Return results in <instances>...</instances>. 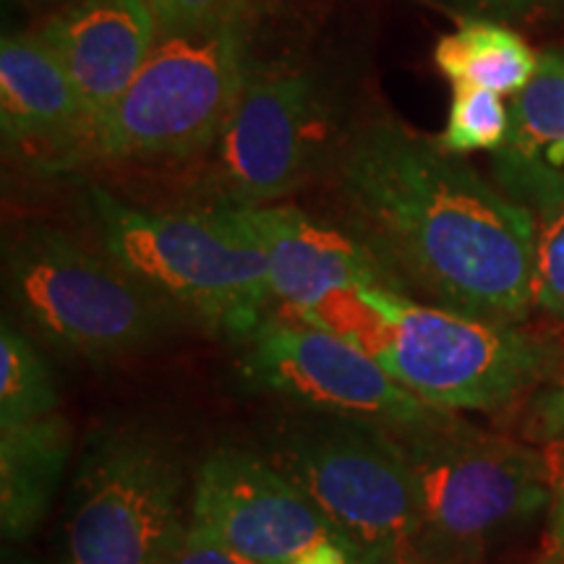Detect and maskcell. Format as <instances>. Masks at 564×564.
<instances>
[{
  "label": "cell",
  "mask_w": 564,
  "mask_h": 564,
  "mask_svg": "<svg viewBox=\"0 0 564 564\" xmlns=\"http://www.w3.org/2000/svg\"><path fill=\"white\" fill-rule=\"evenodd\" d=\"M251 68L238 21L162 34L129 89L95 123L84 154L194 158L217 144Z\"/></svg>",
  "instance_id": "5b68a950"
},
{
  "label": "cell",
  "mask_w": 564,
  "mask_h": 564,
  "mask_svg": "<svg viewBox=\"0 0 564 564\" xmlns=\"http://www.w3.org/2000/svg\"><path fill=\"white\" fill-rule=\"evenodd\" d=\"M434 63L453 84L514 97L533 79L539 53L505 21L465 17L455 32L436 42Z\"/></svg>",
  "instance_id": "e0dca14e"
},
{
  "label": "cell",
  "mask_w": 564,
  "mask_h": 564,
  "mask_svg": "<svg viewBox=\"0 0 564 564\" xmlns=\"http://www.w3.org/2000/svg\"><path fill=\"white\" fill-rule=\"evenodd\" d=\"M333 167L358 238L400 291L484 319H525L539 228L531 209L394 121L350 131Z\"/></svg>",
  "instance_id": "6da1fadb"
},
{
  "label": "cell",
  "mask_w": 564,
  "mask_h": 564,
  "mask_svg": "<svg viewBox=\"0 0 564 564\" xmlns=\"http://www.w3.org/2000/svg\"><path fill=\"white\" fill-rule=\"evenodd\" d=\"M449 9L460 11L465 17L476 19H512V17H525L541 6H554V0H442Z\"/></svg>",
  "instance_id": "cb8c5ba5"
},
{
  "label": "cell",
  "mask_w": 564,
  "mask_h": 564,
  "mask_svg": "<svg viewBox=\"0 0 564 564\" xmlns=\"http://www.w3.org/2000/svg\"><path fill=\"white\" fill-rule=\"evenodd\" d=\"M288 564H358V554L350 546H345L340 539H322L303 549Z\"/></svg>",
  "instance_id": "484cf974"
},
{
  "label": "cell",
  "mask_w": 564,
  "mask_h": 564,
  "mask_svg": "<svg viewBox=\"0 0 564 564\" xmlns=\"http://www.w3.org/2000/svg\"><path fill=\"white\" fill-rule=\"evenodd\" d=\"M58 413V390L37 348L3 319L0 327V426Z\"/></svg>",
  "instance_id": "ac0fdd59"
},
{
  "label": "cell",
  "mask_w": 564,
  "mask_h": 564,
  "mask_svg": "<svg viewBox=\"0 0 564 564\" xmlns=\"http://www.w3.org/2000/svg\"><path fill=\"white\" fill-rule=\"evenodd\" d=\"M0 131L9 147L84 154L95 118L58 53L40 32L6 34L0 45Z\"/></svg>",
  "instance_id": "5bb4252c"
},
{
  "label": "cell",
  "mask_w": 564,
  "mask_h": 564,
  "mask_svg": "<svg viewBox=\"0 0 564 564\" xmlns=\"http://www.w3.org/2000/svg\"><path fill=\"white\" fill-rule=\"evenodd\" d=\"M541 449H544V457H546V465H549V474H552L554 489H556V486H564V436H562V440L541 444Z\"/></svg>",
  "instance_id": "83f0119b"
},
{
  "label": "cell",
  "mask_w": 564,
  "mask_h": 564,
  "mask_svg": "<svg viewBox=\"0 0 564 564\" xmlns=\"http://www.w3.org/2000/svg\"><path fill=\"white\" fill-rule=\"evenodd\" d=\"M186 486L175 444L141 423L89 436L76 468L63 564H162Z\"/></svg>",
  "instance_id": "52a82bcc"
},
{
  "label": "cell",
  "mask_w": 564,
  "mask_h": 564,
  "mask_svg": "<svg viewBox=\"0 0 564 564\" xmlns=\"http://www.w3.org/2000/svg\"><path fill=\"white\" fill-rule=\"evenodd\" d=\"M525 434L533 442H554L564 436V369L560 377L531 394L525 411Z\"/></svg>",
  "instance_id": "7402d4cb"
},
{
  "label": "cell",
  "mask_w": 564,
  "mask_h": 564,
  "mask_svg": "<svg viewBox=\"0 0 564 564\" xmlns=\"http://www.w3.org/2000/svg\"><path fill=\"white\" fill-rule=\"evenodd\" d=\"M267 264L272 295L299 319H314L343 295L364 288H394L387 270L358 236L343 232L293 207L238 209Z\"/></svg>",
  "instance_id": "7c38bea8"
},
{
  "label": "cell",
  "mask_w": 564,
  "mask_h": 564,
  "mask_svg": "<svg viewBox=\"0 0 564 564\" xmlns=\"http://www.w3.org/2000/svg\"><path fill=\"white\" fill-rule=\"evenodd\" d=\"M497 186L535 215L564 204V47L539 53L510 102V131L491 154Z\"/></svg>",
  "instance_id": "9a60e30c"
},
{
  "label": "cell",
  "mask_w": 564,
  "mask_h": 564,
  "mask_svg": "<svg viewBox=\"0 0 564 564\" xmlns=\"http://www.w3.org/2000/svg\"><path fill=\"white\" fill-rule=\"evenodd\" d=\"M278 465L358 556L419 539V491L390 429L340 415L293 423L280 440Z\"/></svg>",
  "instance_id": "ba28073f"
},
{
  "label": "cell",
  "mask_w": 564,
  "mask_h": 564,
  "mask_svg": "<svg viewBox=\"0 0 564 564\" xmlns=\"http://www.w3.org/2000/svg\"><path fill=\"white\" fill-rule=\"evenodd\" d=\"M105 249L171 308L230 337L262 327L274 301L270 264L236 207L154 212L89 186Z\"/></svg>",
  "instance_id": "3957f363"
},
{
  "label": "cell",
  "mask_w": 564,
  "mask_h": 564,
  "mask_svg": "<svg viewBox=\"0 0 564 564\" xmlns=\"http://www.w3.org/2000/svg\"><path fill=\"white\" fill-rule=\"evenodd\" d=\"M246 343L243 377L249 382L327 415L377 423L390 432L444 415L394 382L361 345L327 327L264 319Z\"/></svg>",
  "instance_id": "30bf717a"
},
{
  "label": "cell",
  "mask_w": 564,
  "mask_h": 564,
  "mask_svg": "<svg viewBox=\"0 0 564 564\" xmlns=\"http://www.w3.org/2000/svg\"><path fill=\"white\" fill-rule=\"evenodd\" d=\"M419 491L423 549L447 564L552 505L544 449L507 440L444 413L394 432Z\"/></svg>",
  "instance_id": "277c9868"
},
{
  "label": "cell",
  "mask_w": 564,
  "mask_h": 564,
  "mask_svg": "<svg viewBox=\"0 0 564 564\" xmlns=\"http://www.w3.org/2000/svg\"><path fill=\"white\" fill-rule=\"evenodd\" d=\"M9 293L26 322L58 348L112 361L147 345L171 312L116 259L51 225H30L6 246Z\"/></svg>",
  "instance_id": "8992f818"
},
{
  "label": "cell",
  "mask_w": 564,
  "mask_h": 564,
  "mask_svg": "<svg viewBox=\"0 0 564 564\" xmlns=\"http://www.w3.org/2000/svg\"><path fill=\"white\" fill-rule=\"evenodd\" d=\"M358 564H444L436 560L434 554H429L415 539L398 541V544H387L379 549H371L358 556Z\"/></svg>",
  "instance_id": "d4e9b609"
},
{
  "label": "cell",
  "mask_w": 564,
  "mask_h": 564,
  "mask_svg": "<svg viewBox=\"0 0 564 564\" xmlns=\"http://www.w3.org/2000/svg\"><path fill=\"white\" fill-rule=\"evenodd\" d=\"M533 564H564V554L556 552V549L552 546V549H546V552L541 554Z\"/></svg>",
  "instance_id": "f1b7e54d"
},
{
  "label": "cell",
  "mask_w": 564,
  "mask_h": 564,
  "mask_svg": "<svg viewBox=\"0 0 564 564\" xmlns=\"http://www.w3.org/2000/svg\"><path fill=\"white\" fill-rule=\"evenodd\" d=\"M162 34L204 30L236 19L243 0H150Z\"/></svg>",
  "instance_id": "44dd1931"
},
{
  "label": "cell",
  "mask_w": 564,
  "mask_h": 564,
  "mask_svg": "<svg viewBox=\"0 0 564 564\" xmlns=\"http://www.w3.org/2000/svg\"><path fill=\"white\" fill-rule=\"evenodd\" d=\"M162 564H262L251 556H246L236 549L225 546L223 541L196 531L194 525H183V531L175 535L171 552Z\"/></svg>",
  "instance_id": "603a6c76"
},
{
  "label": "cell",
  "mask_w": 564,
  "mask_h": 564,
  "mask_svg": "<svg viewBox=\"0 0 564 564\" xmlns=\"http://www.w3.org/2000/svg\"><path fill=\"white\" fill-rule=\"evenodd\" d=\"M533 306L564 322V204L539 215L533 262Z\"/></svg>",
  "instance_id": "ffe728a7"
},
{
  "label": "cell",
  "mask_w": 564,
  "mask_h": 564,
  "mask_svg": "<svg viewBox=\"0 0 564 564\" xmlns=\"http://www.w3.org/2000/svg\"><path fill=\"white\" fill-rule=\"evenodd\" d=\"M549 539L556 552L564 554V486L554 489L552 512H549Z\"/></svg>",
  "instance_id": "4316f807"
},
{
  "label": "cell",
  "mask_w": 564,
  "mask_h": 564,
  "mask_svg": "<svg viewBox=\"0 0 564 564\" xmlns=\"http://www.w3.org/2000/svg\"><path fill=\"white\" fill-rule=\"evenodd\" d=\"M335 105L303 68L251 70L217 139V178L228 207H267L333 165Z\"/></svg>",
  "instance_id": "9c48e42d"
},
{
  "label": "cell",
  "mask_w": 564,
  "mask_h": 564,
  "mask_svg": "<svg viewBox=\"0 0 564 564\" xmlns=\"http://www.w3.org/2000/svg\"><path fill=\"white\" fill-rule=\"evenodd\" d=\"M510 131V105L502 95L470 84H453L447 123L436 144L440 150L463 158L470 152H497Z\"/></svg>",
  "instance_id": "d6986e66"
},
{
  "label": "cell",
  "mask_w": 564,
  "mask_h": 564,
  "mask_svg": "<svg viewBox=\"0 0 564 564\" xmlns=\"http://www.w3.org/2000/svg\"><path fill=\"white\" fill-rule=\"evenodd\" d=\"M37 32L58 53L95 123L129 89L160 40L150 0H76Z\"/></svg>",
  "instance_id": "4fadbf2b"
},
{
  "label": "cell",
  "mask_w": 564,
  "mask_h": 564,
  "mask_svg": "<svg viewBox=\"0 0 564 564\" xmlns=\"http://www.w3.org/2000/svg\"><path fill=\"white\" fill-rule=\"evenodd\" d=\"M192 525L262 564H288L322 539H337L308 494L280 465L217 447L194 474Z\"/></svg>",
  "instance_id": "8fae6325"
},
{
  "label": "cell",
  "mask_w": 564,
  "mask_h": 564,
  "mask_svg": "<svg viewBox=\"0 0 564 564\" xmlns=\"http://www.w3.org/2000/svg\"><path fill=\"white\" fill-rule=\"evenodd\" d=\"M421 403L444 413L499 411L560 377L564 348L520 324L423 303L394 288H364L316 314Z\"/></svg>",
  "instance_id": "7a4b0ae2"
},
{
  "label": "cell",
  "mask_w": 564,
  "mask_h": 564,
  "mask_svg": "<svg viewBox=\"0 0 564 564\" xmlns=\"http://www.w3.org/2000/svg\"><path fill=\"white\" fill-rule=\"evenodd\" d=\"M554 6H564V0H554Z\"/></svg>",
  "instance_id": "f546056e"
},
{
  "label": "cell",
  "mask_w": 564,
  "mask_h": 564,
  "mask_svg": "<svg viewBox=\"0 0 564 564\" xmlns=\"http://www.w3.org/2000/svg\"><path fill=\"white\" fill-rule=\"evenodd\" d=\"M68 421L61 413L0 426V528L11 541L42 523L70 457Z\"/></svg>",
  "instance_id": "2e32d148"
}]
</instances>
